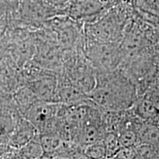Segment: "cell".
<instances>
[{
  "label": "cell",
  "mask_w": 159,
  "mask_h": 159,
  "mask_svg": "<svg viewBox=\"0 0 159 159\" xmlns=\"http://www.w3.org/2000/svg\"><path fill=\"white\" fill-rule=\"evenodd\" d=\"M134 116L142 121L152 122L159 116V109L153 102L147 98H139L131 107Z\"/></svg>",
  "instance_id": "cell-10"
},
{
  "label": "cell",
  "mask_w": 159,
  "mask_h": 159,
  "mask_svg": "<svg viewBox=\"0 0 159 159\" xmlns=\"http://www.w3.org/2000/svg\"><path fill=\"white\" fill-rule=\"evenodd\" d=\"M21 115L19 112L0 110V144L8 145L16 119Z\"/></svg>",
  "instance_id": "cell-11"
},
{
  "label": "cell",
  "mask_w": 159,
  "mask_h": 159,
  "mask_svg": "<svg viewBox=\"0 0 159 159\" xmlns=\"http://www.w3.org/2000/svg\"><path fill=\"white\" fill-rule=\"evenodd\" d=\"M19 159H40L43 158V150L39 139V134L22 148L16 150Z\"/></svg>",
  "instance_id": "cell-13"
},
{
  "label": "cell",
  "mask_w": 159,
  "mask_h": 159,
  "mask_svg": "<svg viewBox=\"0 0 159 159\" xmlns=\"http://www.w3.org/2000/svg\"><path fill=\"white\" fill-rule=\"evenodd\" d=\"M83 152L89 159L106 158V153L102 141L84 147L83 148Z\"/></svg>",
  "instance_id": "cell-17"
},
{
  "label": "cell",
  "mask_w": 159,
  "mask_h": 159,
  "mask_svg": "<svg viewBox=\"0 0 159 159\" xmlns=\"http://www.w3.org/2000/svg\"><path fill=\"white\" fill-rule=\"evenodd\" d=\"M102 142L105 150L106 158L112 159L122 148L117 135L115 133L107 132Z\"/></svg>",
  "instance_id": "cell-16"
},
{
  "label": "cell",
  "mask_w": 159,
  "mask_h": 159,
  "mask_svg": "<svg viewBox=\"0 0 159 159\" xmlns=\"http://www.w3.org/2000/svg\"><path fill=\"white\" fill-rule=\"evenodd\" d=\"M37 135H39V132L34 125L21 115L16 119L8 146L13 150H19Z\"/></svg>",
  "instance_id": "cell-8"
},
{
  "label": "cell",
  "mask_w": 159,
  "mask_h": 159,
  "mask_svg": "<svg viewBox=\"0 0 159 159\" xmlns=\"http://www.w3.org/2000/svg\"><path fill=\"white\" fill-rule=\"evenodd\" d=\"M136 119L137 117L116 134L122 148H136L139 145L138 135L134 128V122Z\"/></svg>",
  "instance_id": "cell-14"
},
{
  "label": "cell",
  "mask_w": 159,
  "mask_h": 159,
  "mask_svg": "<svg viewBox=\"0 0 159 159\" xmlns=\"http://www.w3.org/2000/svg\"><path fill=\"white\" fill-rule=\"evenodd\" d=\"M66 159H89L83 153V150L77 151L74 155H72L70 158Z\"/></svg>",
  "instance_id": "cell-19"
},
{
  "label": "cell",
  "mask_w": 159,
  "mask_h": 159,
  "mask_svg": "<svg viewBox=\"0 0 159 159\" xmlns=\"http://www.w3.org/2000/svg\"><path fill=\"white\" fill-rule=\"evenodd\" d=\"M40 159H46L44 157H43V158H40Z\"/></svg>",
  "instance_id": "cell-21"
},
{
  "label": "cell",
  "mask_w": 159,
  "mask_h": 159,
  "mask_svg": "<svg viewBox=\"0 0 159 159\" xmlns=\"http://www.w3.org/2000/svg\"><path fill=\"white\" fill-rule=\"evenodd\" d=\"M130 12L121 5L108 10L95 21L83 25L84 39L120 44L128 27Z\"/></svg>",
  "instance_id": "cell-2"
},
{
  "label": "cell",
  "mask_w": 159,
  "mask_h": 159,
  "mask_svg": "<svg viewBox=\"0 0 159 159\" xmlns=\"http://www.w3.org/2000/svg\"><path fill=\"white\" fill-rule=\"evenodd\" d=\"M11 95L18 110L22 116L33 103L38 101L33 91L26 85L16 89Z\"/></svg>",
  "instance_id": "cell-12"
},
{
  "label": "cell",
  "mask_w": 159,
  "mask_h": 159,
  "mask_svg": "<svg viewBox=\"0 0 159 159\" xmlns=\"http://www.w3.org/2000/svg\"><path fill=\"white\" fill-rule=\"evenodd\" d=\"M39 139L44 153L43 157H50L54 154L64 141L52 134H39Z\"/></svg>",
  "instance_id": "cell-15"
},
{
  "label": "cell",
  "mask_w": 159,
  "mask_h": 159,
  "mask_svg": "<svg viewBox=\"0 0 159 159\" xmlns=\"http://www.w3.org/2000/svg\"><path fill=\"white\" fill-rule=\"evenodd\" d=\"M88 95L98 108L107 111L129 110L138 99L136 84L119 67L111 71H97L96 84Z\"/></svg>",
  "instance_id": "cell-1"
},
{
  "label": "cell",
  "mask_w": 159,
  "mask_h": 159,
  "mask_svg": "<svg viewBox=\"0 0 159 159\" xmlns=\"http://www.w3.org/2000/svg\"><path fill=\"white\" fill-rule=\"evenodd\" d=\"M57 79L55 102L64 105H75L86 102L90 99L88 94L71 84L62 73L57 74Z\"/></svg>",
  "instance_id": "cell-6"
},
{
  "label": "cell",
  "mask_w": 159,
  "mask_h": 159,
  "mask_svg": "<svg viewBox=\"0 0 159 159\" xmlns=\"http://www.w3.org/2000/svg\"><path fill=\"white\" fill-rule=\"evenodd\" d=\"M83 52L97 71H111L119 68L123 55L120 44L99 43L84 39Z\"/></svg>",
  "instance_id": "cell-3"
},
{
  "label": "cell",
  "mask_w": 159,
  "mask_h": 159,
  "mask_svg": "<svg viewBox=\"0 0 159 159\" xmlns=\"http://www.w3.org/2000/svg\"><path fill=\"white\" fill-rule=\"evenodd\" d=\"M104 159H108V158H104Z\"/></svg>",
  "instance_id": "cell-22"
},
{
  "label": "cell",
  "mask_w": 159,
  "mask_h": 159,
  "mask_svg": "<svg viewBox=\"0 0 159 159\" xmlns=\"http://www.w3.org/2000/svg\"><path fill=\"white\" fill-rule=\"evenodd\" d=\"M136 148H122L112 159H136Z\"/></svg>",
  "instance_id": "cell-18"
},
{
  "label": "cell",
  "mask_w": 159,
  "mask_h": 159,
  "mask_svg": "<svg viewBox=\"0 0 159 159\" xmlns=\"http://www.w3.org/2000/svg\"><path fill=\"white\" fill-rule=\"evenodd\" d=\"M46 159H66V158H58V157H56V158H46L44 157Z\"/></svg>",
  "instance_id": "cell-20"
},
{
  "label": "cell",
  "mask_w": 159,
  "mask_h": 159,
  "mask_svg": "<svg viewBox=\"0 0 159 159\" xmlns=\"http://www.w3.org/2000/svg\"><path fill=\"white\" fill-rule=\"evenodd\" d=\"M60 106L61 104L57 102L36 101L23 114V116L34 125L39 134L56 136Z\"/></svg>",
  "instance_id": "cell-4"
},
{
  "label": "cell",
  "mask_w": 159,
  "mask_h": 159,
  "mask_svg": "<svg viewBox=\"0 0 159 159\" xmlns=\"http://www.w3.org/2000/svg\"><path fill=\"white\" fill-rule=\"evenodd\" d=\"M57 74L51 72L26 83L38 101L55 102L57 90Z\"/></svg>",
  "instance_id": "cell-7"
},
{
  "label": "cell",
  "mask_w": 159,
  "mask_h": 159,
  "mask_svg": "<svg viewBox=\"0 0 159 159\" xmlns=\"http://www.w3.org/2000/svg\"><path fill=\"white\" fill-rule=\"evenodd\" d=\"M134 128L138 135L139 144L159 148V127L155 123L137 118L134 122Z\"/></svg>",
  "instance_id": "cell-9"
},
{
  "label": "cell",
  "mask_w": 159,
  "mask_h": 159,
  "mask_svg": "<svg viewBox=\"0 0 159 159\" xmlns=\"http://www.w3.org/2000/svg\"><path fill=\"white\" fill-rule=\"evenodd\" d=\"M107 11L98 0H69L65 7V14L83 25L95 21Z\"/></svg>",
  "instance_id": "cell-5"
}]
</instances>
